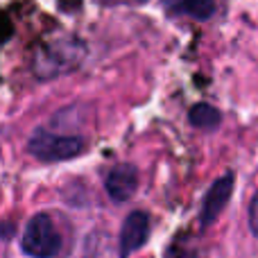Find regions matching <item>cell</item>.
<instances>
[{
	"label": "cell",
	"mask_w": 258,
	"mask_h": 258,
	"mask_svg": "<svg viewBox=\"0 0 258 258\" xmlns=\"http://www.w3.org/2000/svg\"><path fill=\"white\" fill-rule=\"evenodd\" d=\"M84 57V45L73 39H59L41 48L34 57V73L41 80H50L61 73H68Z\"/></svg>",
	"instance_id": "cell-1"
},
{
	"label": "cell",
	"mask_w": 258,
	"mask_h": 258,
	"mask_svg": "<svg viewBox=\"0 0 258 258\" xmlns=\"http://www.w3.org/2000/svg\"><path fill=\"white\" fill-rule=\"evenodd\" d=\"M21 249L32 258H52L61 249V238L48 213H39L27 222L21 238Z\"/></svg>",
	"instance_id": "cell-2"
},
{
	"label": "cell",
	"mask_w": 258,
	"mask_h": 258,
	"mask_svg": "<svg viewBox=\"0 0 258 258\" xmlns=\"http://www.w3.org/2000/svg\"><path fill=\"white\" fill-rule=\"evenodd\" d=\"M82 147H84V141L80 136H57V134H50L48 129L34 132V136L27 143L30 154L45 163L73 159L82 152Z\"/></svg>",
	"instance_id": "cell-3"
},
{
	"label": "cell",
	"mask_w": 258,
	"mask_h": 258,
	"mask_svg": "<svg viewBox=\"0 0 258 258\" xmlns=\"http://www.w3.org/2000/svg\"><path fill=\"white\" fill-rule=\"evenodd\" d=\"M150 238V215L145 211H134L127 215L120 231V258L138 251Z\"/></svg>",
	"instance_id": "cell-4"
},
{
	"label": "cell",
	"mask_w": 258,
	"mask_h": 258,
	"mask_svg": "<svg viewBox=\"0 0 258 258\" xmlns=\"http://www.w3.org/2000/svg\"><path fill=\"white\" fill-rule=\"evenodd\" d=\"M231 190H233V174L231 172L222 174V177L211 186V190L206 192L204 206H202V227H209V224L215 222V218H218L224 211V206H227L229 197H231Z\"/></svg>",
	"instance_id": "cell-5"
},
{
	"label": "cell",
	"mask_w": 258,
	"mask_h": 258,
	"mask_svg": "<svg viewBox=\"0 0 258 258\" xmlns=\"http://www.w3.org/2000/svg\"><path fill=\"white\" fill-rule=\"evenodd\" d=\"M104 186H107V192L113 202H118V204L127 202L129 197L136 192V186H138L136 168L129 163H120V165H116V168H111L107 174Z\"/></svg>",
	"instance_id": "cell-6"
},
{
	"label": "cell",
	"mask_w": 258,
	"mask_h": 258,
	"mask_svg": "<svg viewBox=\"0 0 258 258\" xmlns=\"http://www.w3.org/2000/svg\"><path fill=\"white\" fill-rule=\"evenodd\" d=\"M163 7L172 16H192L206 21L215 12V0H163Z\"/></svg>",
	"instance_id": "cell-7"
},
{
	"label": "cell",
	"mask_w": 258,
	"mask_h": 258,
	"mask_svg": "<svg viewBox=\"0 0 258 258\" xmlns=\"http://www.w3.org/2000/svg\"><path fill=\"white\" fill-rule=\"evenodd\" d=\"M190 125L200 127V129H213L220 125V120H222V116H220V111L215 107H211V104L202 102V104H195V107L190 109Z\"/></svg>",
	"instance_id": "cell-8"
},
{
	"label": "cell",
	"mask_w": 258,
	"mask_h": 258,
	"mask_svg": "<svg viewBox=\"0 0 258 258\" xmlns=\"http://www.w3.org/2000/svg\"><path fill=\"white\" fill-rule=\"evenodd\" d=\"M165 258H197V254L183 245H172L168 251H165Z\"/></svg>",
	"instance_id": "cell-9"
},
{
	"label": "cell",
	"mask_w": 258,
	"mask_h": 258,
	"mask_svg": "<svg viewBox=\"0 0 258 258\" xmlns=\"http://www.w3.org/2000/svg\"><path fill=\"white\" fill-rule=\"evenodd\" d=\"M249 227H251V233L258 238V192L251 200V206H249Z\"/></svg>",
	"instance_id": "cell-10"
}]
</instances>
